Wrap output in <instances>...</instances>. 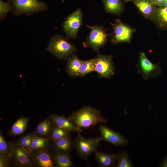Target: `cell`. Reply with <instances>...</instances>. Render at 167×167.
I'll return each instance as SVG.
<instances>
[{"mask_svg": "<svg viewBox=\"0 0 167 167\" xmlns=\"http://www.w3.org/2000/svg\"><path fill=\"white\" fill-rule=\"evenodd\" d=\"M68 118L80 130L95 126L101 123L107 122L100 111L89 106H84L73 112Z\"/></svg>", "mask_w": 167, "mask_h": 167, "instance_id": "cell-1", "label": "cell"}, {"mask_svg": "<svg viewBox=\"0 0 167 167\" xmlns=\"http://www.w3.org/2000/svg\"><path fill=\"white\" fill-rule=\"evenodd\" d=\"M46 50L58 59H67L75 54L76 49L63 36L57 34L50 38Z\"/></svg>", "mask_w": 167, "mask_h": 167, "instance_id": "cell-2", "label": "cell"}, {"mask_svg": "<svg viewBox=\"0 0 167 167\" xmlns=\"http://www.w3.org/2000/svg\"><path fill=\"white\" fill-rule=\"evenodd\" d=\"M12 6V14L19 16L25 14L29 16L47 11L48 7L43 2L38 0H7Z\"/></svg>", "mask_w": 167, "mask_h": 167, "instance_id": "cell-3", "label": "cell"}, {"mask_svg": "<svg viewBox=\"0 0 167 167\" xmlns=\"http://www.w3.org/2000/svg\"><path fill=\"white\" fill-rule=\"evenodd\" d=\"M80 131L79 130L77 131L78 135L73 141L74 148L81 159L87 160L92 153L96 150L102 139L100 137L84 138L80 134Z\"/></svg>", "mask_w": 167, "mask_h": 167, "instance_id": "cell-4", "label": "cell"}, {"mask_svg": "<svg viewBox=\"0 0 167 167\" xmlns=\"http://www.w3.org/2000/svg\"><path fill=\"white\" fill-rule=\"evenodd\" d=\"M9 158L11 166L36 167L31 153L24 149L18 143H12L11 154Z\"/></svg>", "mask_w": 167, "mask_h": 167, "instance_id": "cell-5", "label": "cell"}, {"mask_svg": "<svg viewBox=\"0 0 167 167\" xmlns=\"http://www.w3.org/2000/svg\"><path fill=\"white\" fill-rule=\"evenodd\" d=\"M82 12L79 8L66 17L62 23V28L67 37L76 38L82 25Z\"/></svg>", "mask_w": 167, "mask_h": 167, "instance_id": "cell-6", "label": "cell"}, {"mask_svg": "<svg viewBox=\"0 0 167 167\" xmlns=\"http://www.w3.org/2000/svg\"><path fill=\"white\" fill-rule=\"evenodd\" d=\"M137 67L139 73L146 79L151 77L155 78L160 75L161 72L159 64L152 63L143 52L140 54Z\"/></svg>", "mask_w": 167, "mask_h": 167, "instance_id": "cell-7", "label": "cell"}, {"mask_svg": "<svg viewBox=\"0 0 167 167\" xmlns=\"http://www.w3.org/2000/svg\"><path fill=\"white\" fill-rule=\"evenodd\" d=\"M90 29L87 38L86 44L94 51H98L105 44L107 41V34L101 26L87 25Z\"/></svg>", "mask_w": 167, "mask_h": 167, "instance_id": "cell-8", "label": "cell"}, {"mask_svg": "<svg viewBox=\"0 0 167 167\" xmlns=\"http://www.w3.org/2000/svg\"><path fill=\"white\" fill-rule=\"evenodd\" d=\"M95 71L101 77L110 78L114 73L112 56L98 54L96 58Z\"/></svg>", "mask_w": 167, "mask_h": 167, "instance_id": "cell-9", "label": "cell"}, {"mask_svg": "<svg viewBox=\"0 0 167 167\" xmlns=\"http://www.w3.org/2000/svg\"><path fill=\"white\" fill-rule=\"evenodd\" d=\"M113 35L112 41L113 43L128 42L135 30L117 19L113 24Z\"/></svg>", "mask_w": 167, "mask_h": 167, "instance_id": "cell-10", "label": "cell"}, {"mask_svg": "<svg viewBox=\"0 0 167 167\" xmlns=\"http://www.w3.org/2000/svg\"><path fill=\"white\" fill-rule=\"evenodd\" d=\"M99 130L102 140L116 146H125L128 140L122 135L105 125H100Z\"/></svg>", "mask_w": 167, "mask_h": 167, "instance_id": "cell-11", "label": "cell"}, {"mask_svg": "<svg viewBox=\"0 0 167 167\" xmlns=\"http://www.w3.org/2000/svg\"><path fill=\"white\" fill-rule=\"evenodd\" d=\"M31 154L36 167H55L53 151L51 147L42 150L33 152Z\"/></svg>", "mask_w": 167, "mask_h": 167, "instance_id": "cell-12", "label": "cell"}, {"mask_svg": "<svg viewBox=\"0 0 167 167\" xmlns=\"http://www.w3.org/2000/svg\"><path fill=\"white\" fill-rule=\"evenodd\" d=\"M132 1L144 16L148 19L152 18L157 6L150 0H133Z\"/></svg>", "mask_w": 167, "mask_h": 167, "instance_id": "cell-13", "label": "cell"}, {"mask_svg": "<svg viewBox=\"0 0 167 167\" xmlns=\"http://www.w3.org/2000/svg\"><path fill=\"white\" fill-rule=\"evenodd\" d=\"M94 153L98 165L102 167H109L113 165L116 161H118L120 153L108 154L97 150Z\"/></svg>", "mask_w": 167, "mask_h": 167, "instance_id": "cell-14", "label": "cell"}, {"mask_svg": "<svg viewBox=\"0 0 167 167\" xmlns=\"http://www.w3.org/2000/svg\"><path fill=\"white\" fill-rule=\"evenodd\" d=\"M53 150L65 153H69L74 148V141L71 136L52 142Z\"/></svg>", "mask_w": 167, "mask_h": 167, "instance_id": "cell-15", "label": "cell"}, {"mask_svg": "<svg viewBox=\"0 0 167 167\" xmlns=\"http://www.w3.org/2000/svg\"><path fill=\"white\" fill-rule=\"evenodd\" d=\"M48 117L51 118L54 123L59 126L71 132H75L80 130L68 118L65 117L63 115H58L52 113Z\"/></svg>", "mask_w": 167, "mask_h": 167, "instance_id": "cell-16", "label": "cell"}, {"mask_svg": "<svg viewBox=\"0 0 167 167\" xmlns=\"http://www.w3.org/2000/svg\"><path fill=\"white\" fill-rule=\"evenodd\" d=\"M29 117H20L13 124L8 133L9 136L20 135L26 130L28 125Z\"/></svg>", "mask_w": 167, "mask_h": 167, "instance_id": "cell-17", "label": "cell"}, {"mask_svg": "<svg viewBox=\"0 0 167 167\" xmlns=\"http://www.w3.org/2000/svg\"><path fill=\"white\" fill-rule=\"evenodd\" d=\"M54 124L52 119L48 116L37 125L34 131L37 136L43 137H48L52 132Z\"/></svg>", "mask_w": 167, "mask_h": 167, "instance_id": "cell-18", "label": "cell"}, {"mask_svg": "<svg viewBox=\"0 0 167 167\" xmlns=\"http://www.w3.org/2000/svg\"><path fill=\"white\" fill-rule=\"evenodd\" d=\"M82 60L79 59L75 54L69 57L67 59L66 72L71 77H79L81 66Z\"/></svg>", "mask_w": 167, "mask_h": 167, "instance_id": "cell-19", "label": "cell"}, {"mask_svg": "<svg viewBox=\"0 0 167 167\" xmlns=\"http://www.w3.org/2000/svg\"><path fill=\"white\" fill-rule=\"evenodd\" d=\"M104 9L107 12L117 15L123 11L124 5L121 0H102Z\"/></svg>", "mask_w": 167, "mask_h": 167, "instance_id": "cell-20", "label": "cell"}, {"mask_svg": "<svg viewBox=\"0 0 167 167\" xmlns=\"http://www.w3.org/2000/svg\"><path fill=\"white\" fill-rule=\"evenodd\" d=\"M53 151L55 167H72L74 166L70 153H65Z\"/></svg>", "mask_w": 167, "mask_h": 167, "instance_id": "cell-21", "label": "cell"}, {"mask_svg": "<svg viewBox=\"0 0 167 167\" xmlns=\"http://www.w3.org/2000/svg\"><path fill=\"white\" fill-rule=\"evenodd\" d=\"M52 141L49 138L37 136L33 140L30 148V152L40 151L51 147Z\"/></svg>", "mask_w": 167, "mask_h": 167, "instance_id": "cell-22", "label": "cell"}, {"mask_svg": "<svg viewBox=\"0 0 167 167\" xmlns=\"http://www.w3.org/2000/svg\"><path fill=\"white\" fill-rule=\"evenodd\" d=\"M160 27L167 28V7L157 6L152 19Z\"/></svg>", "mask_w": 167, "mask_h": 167, "instance_id": "cell-23", "label": "cell"}, {"mask_svg": "<svg viewBox=\"0 0 167 167\" xmlns=\"http://www.w3.org/2000/svg\"><path fill=\"white\" fill-rule=\"evenodd\" d=\"M71 132L60 127L55 123L52 132L49 137L52 142H53L71 136Z\"/></svg>", "mask_w": 167, "mask_h": 167, "instance_id": "cell-24", "label": "cell"}, {"mask_svg": "<svg viewBox=\"0 0 167 167\" xmlns=\"http://www.w3.org/2000/svg\"><path fill=\"white\" fill-rule=\"evenodd\" d=\"M96 58L91 59L82 60L79 77H83L88 74L95 71Z\"/></svg>", "mask_w": 167, "mask_h": 167, "instance_id": "cell-25", "label": "cell"}, {"mask_svg": "<svg viewBox=\"0 0 167 167\" xmlns=\"http://www.w3.org/2000/svg\"><path fill=\"white\" fill-rule=\"evenodd\" d=\"M37 136L36 132L33 131L27 133L22 136L18 141V144L20 145L23 148L30 152V148L31 144L34 139Z\"/></svg>", "mask_w": 167, "mask_h": 167, "instance_id": "cell-26", "label": "cell"}, {"mask_svg": "<svg viewBox=\"0 0 167 167\" xmlns=\"http://www.w3.org/2000/svg\"><path fill=\"white\" fill-rule=\"evenodd\" d=\"M12 149V143L6 140L2 131H0V154L10 157Z\"/></svg>", "mask_w": 167, "mask_h": 167, "instance_id": "cell-27", "label": "cell"}, {"mask_svg": "<svg viewBox=\"0 0 167 167\" xmlns=\"http://www.w3.org/2000/svg\"><path fill=\"white\" fill-rule=\"evenodd\" d=\"M117 167H131L133 165L129 159L127 153L124 151L120 153L118 162L116 165Z\"/></svg>", "mask_w": 167, "mask_h": 167, "instance_id": "cell-28", "label": "cell"}, {"mask_svg": "<svg viewBox=\"0 0 167 167\" xmlns=\"http://www.w3.org/2000/svg\"><path fill=\"white\" fill-rule=\"evenodd\" d=\"M12 5L9 1L5 2L0 0V20L1 21L4 20L7 14L12 11Z\"/></svg>", "mask_w": 167, "mask_h": 167, "instance_id": "cell-29", "label": "cell"}, {"mask_svg": "<svg viewBox=\"0 0 167 167\" xmlns=\"http://www.w3.org/2000/svg\"><path fill=\"white\" fill-rule=\"evenodd\" d=\"M11 166L9 157L0 154V167Z\"/></svg>", "mask_w": 167, "mask_h": 167, "instance_id": "cell-30", "label": "cell"}, {"mask_svg": "<svg viewBox=\"0 0 167 167\" xmlns=\"http://www.w3.org/2000/svg\"><path fill=\"white\" fill-rule=\"evenodd\" d=\"M164 0H150L151 2L156 6H158V5Z\"/></svg>", "mask_w": 167, "mask_h": 167, "instance_id": "cell-31", "label": "cell"}, {"mask_svg": "<svg viewBox=\"0 0 167 167\" xmlns=\"http://www.w3.org/2000/svg\"><path fill=\"white\" fill-rule=\"evenodd\" d=\"M158 6H164L167 7V0H164L160 3Z\"/></svg>", "mask_w": 167, "mask_h": 167, "instance_id": "cell-32", "label": "cell"}, {"mask_svg": "<svg viewBox=\"0 0 167 167\" xmlns=\"http://www.w3.org/2000/svg\"><path fill=\"white\" fill-rule=\"evenodd\" d=\"M161 166L164 167H167V157L162 163Z\"/></svg>", "mask_w": 167, "mask_h": 167, "instance_id": "cell-33", "label": "cell"}, {"mask_svg": "<svg viewBox=\"0 0 167 167\" xmlns=\"http://www.w3.org/2000/svg\"><path fill=\"white\" fill-rule=\"evenodd\" d=\"M133 0H124V2H129V1H132Z\"/></svg>", "mask_w": 167, "mask_h": 167, "instance_id": "cell-34", "label": "cell"}]
</instances>
